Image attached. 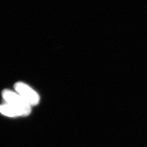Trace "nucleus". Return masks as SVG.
Returning <instances> with one entry per match:
<instances>
[{
    "label": "nucleus",
    "mask_w": 147,
    "mask_h": 147,
    "mask_svg": "<svg viewBox=\"0 0 147 147\" xmlns=\"http://www.w3.org/2000/svg\"><path fill=\"white\" fill-rule=\"evenodd\" d=\"M2 95L6 103L12 105L21 111L24 116H27L31 113V106L28 105L16 92L9 89H5L2 92Z\"/></svg>",
    "instance_id": "nucleus-1"
},
{
    "label": "nucleus",
    "mask_w": 147,
    "mask_h": 147,
    "mask_svg": "<svg viewBox=\"0 0 147 147\" xmlns=\"http://www.w3.org/2000/svg\"><path fill=\"white\" fill-rule=\"evenodd\" d=\"M0 112L2 115L9 117L24 116L21 111L8 103L0 105Z\"/></svg>",
    "instance_id": "nucleus-3"
},
{
    "label": "nucleus",
    "mask_w": 147,
    "mask_h": 147,
    "mask_svg": "<svg viewBox=\"0 0 147 147\" xmlns=\"http://www.w3.org/2000/svg\"><path fill=\"white\" fill-rule=\"evenodd\" d=\"M16 92L31 106L38 104L40 101L39 95L27 84L18 82L14 84Z\"/></svg>",
    "instance_id": "nucleus-2"
}]
</instances>
